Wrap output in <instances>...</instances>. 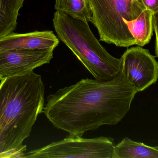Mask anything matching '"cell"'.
Masks as SVG:
<instances>
[{"instance_id": "obj_6", "label": "cell", "mask_w": 158, "mask_h": 158, "mask_svg": "<svg viewBox=\"0 0 158 158\" xmlns=\"http://www.w3.org/2000/svg\"><path fill=\"white\" fill-rule=\"evenodd\" d=\"M121 71L138 92L158 79V62L147 49L137 46L126 50L121 58Z\"/></svg>"}, {"instance_id": "obj_5", "label": "cell", "mask_w": 158, "mask_h": 158, "mask_svg": "<svg viewBox=\"0 0 158 158\" xmlns=\"http://www.w3.org/2000/svg\"><path fill=\"white\" fill-rule=\"evenodd\" d=\"M115 145L111 137L85 139L69 135L26 153L25 158H115Z\"/></svg>"}, {"instance_id": "obj_11", "label": "cell", "mask_w": 158, "mask_h": 158, "mask_svg": "<svg viewBox=\"0 0 158 158\" xmlns=\"http://www.w3.org/2000/svg\"><path fill=\"white\" fill-rule=\"evenodd\" d=\"M115 158H158V146H149L125 137L115 145Z\"/></svg>"}, {"instance_id": "obj_1", "label": "cell", "mask_w": 158, "mask_h": 158, "mask_svg": "<svg viewBox=\"0 0 158 158\" xmlns=\"http://www.w3.org/2000/svg\"><path fill=\"white\" fill-rule=\"evenodd\" d=\"M137 92L121 71L107 81L82 79L49 95L43 113L56 129L81 137L121 121Z\"/></svg>"}, {"instance_id": "obj_13", "label": "cell", "mask_w": 158, "mask_h": 158, "mask_svg": "<svg viewBox=\"0 0 158 158\" xmlns=\"http://www.w3.org/2000/svg\"><path fill=\"white\" fill-rule=\"evenodd\" d=\"M27 150V146L22 145L17 149H13L5 153H0V158H25L24 152Z\"/></svg>"}, {"instance_id": "obj_15", "label": "cell", "mask_w": 158, "mask_h": 158, "mask_svg": "<svg viewBox=\"0 0 158 158\" xmlns=\"http://www.w3.org/2000/svg\"><path fill=\"white\" fill-rule=\"evenodd\" d=\"M146 9L153 13L158 10V0H142Z\"/></svg>"}, {"instance_id": "obj_14", "label": "cell", "mask_w": 158, "mask_h": 158, "mask_svg": "<svg viewBox=\"0 0 158 158\" xmlns=\"http://www.w3.org/2000/svg\"><path fill=\"white\" fill-rule=\"evenodd\" d=\"M153 23L156 35V53L158 58V10L153 13Z\"/></svg>"}, {"instance_id": "obj_12", "label": "cell", "mask_w": 158, "mask_h": 158, "mask_svg": "<svg viewBox=\"0 0 158 158\" xmlns=\"http://www.w3.org/2000/svg\"><path fill=\"white\" fill-rule=\"evenodd\" d=\"M55 8L73 18L86 23L92 20L88 0H56Z\"/></svg>"}, {"instance_id": "obj_10", "label": "cell", "mask_w": 158, "mask_h": 158, "mask_svg": "<svg viewBox=\"0 0 158 158\" xmlns=\"http://www.w3.org/2000/svg\"><path fill=\"white\" fill-rule=\"evenodd\" d=\"M25 0H0V40L14 32Z\"/></svg>"}, {"instance_id": "obj_8", "label": "cell", "mask_w": 158, "mask_h": 158, "mask_svg": "<svg viewBox=\"0 0 158 158\" xmlns=\"http://www.w3.org/2000/svg\"><path fill=\"white\" fill-rule=\"evenodd\" d=\"M59 43V40L52 31L25 33L13 32L0 40V51L11 49H55Z\"/></svg>"}, {"instance_id": "obj_9", "label": "cell", "mask_w": 158, "mask_h": 158, "mask_svg": "<svg viewBox=\"0 0 158 158\" xmlns=\"http://www.w3.org/2000/svg\"><path fill=\"white\" fill-rule=\"evenodd\" d=\"M153 13L145 9L134 20H123L135 41V45L143 46L150 42L153 35Z\"/></svg>"}, {"instance_id": "obj_7", "label": "cell", "mask_w": 158, "mask_h": 158, "mask_svg": "<svg viewBox=\"0 0 158 158\" xmlns=\"http://www.w3.org/2000/svg\"><path fill=\"white\" fill-rule=\"evenodd\" d=\"M54 49H11L0 51V80L30 73L53 57Z\"/></svg>"}, {"instance_id": "obj_3", "label": "cell", "mask_w": 158, "mask_h": 158, "mask_svg": "<svg viewBox=\"0 0 158 158\" xmlns=\"http://www.w3.org/2000/svg\"><path fill=\"white\" fill-rule=\"evenodd\" d=\"M53 23L59 39L95 79L110 80L121 71V58L112 56L106 51L93 34L88 23L57 11Z\"/></svg>"}, {"instance_id": "obj_4", "label": "cell", "mask_w": 158, "mask_h": 158, "mask_svg": "<svg viewBox=\"0 0 158 158\" xmlns=\"http://www.w3.org/2000/svg\"><path fill=\"white\" fill-rule=\"evenodd\" d=\"M92 22L100 41L118 47H128L135 41L123 20L131 21L146 9L142 0H88Z\"/></svg>"}, {"instance_id": "obj_2", "label": "cell", "mask_w": 158, "mask_h": 158, "mask_svg": "<svg viewBox=\"0 0 158 158\" xmlns=\"http://www.w3.org/2000/svg\"><path fill=\"white\" fill-rule=\"evenodd\" d=\"M44 86L34 71L0 83V153L23 145L43 112Z\"/></svg>"}]
</instances>
